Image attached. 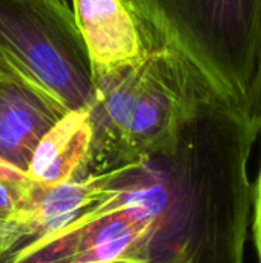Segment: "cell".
I'll list each match as a JSON object with an SVG mask.
<instances>
[{
	"instance_id": "cell-1",
	"label": "cell",
	"mask_w": 261,
	"mask_h": 263,
	"mask_svg": "<svg viewBox=\"0 0 261 263\" xmlns=\"http://www.w3.org/2000/svg\"><path fill=\"white\" fill-rule=\"evenodd\" d=\"M258 133L228 97L160 149L114 168L108 193L12 263H245Z\"/></svg>"
},
{
	"instance_id": "cell-2",
	"label": "cell",
	"mask_w": 261,
	"mask_h": 263,
	"mask_svg": "<svg viewBox=\"0 0 261 263\" xmlns=\"http://www.w3.org/2000/svg\"><path fill=\"white\" fill-rule=\"evenodd\" d=\"M148 35L142 60L92 79V140L80 177L160 149L206 102L228 97L178 51L149 29Z\"/></svg>"
},
{
	"instance_id": "cell-3",
	"label": "cell",
	"mask_w": 261,
	"mask_h": 263,
	"mask_svg": "<svg viewBox=\"0 0 261 263\" xmlns=\"http://www.w3.org/2000/svg\"><path fill=\"white\" fill-rule=\"evenodd\" d=\"M140 22L246 112L261 0H126Z\"/></svg>"
},
{
	"instance_id": "cell-4",
	"label": "cell",
	"mask_w": 261,
	"mask_h": 263,
	"mask_svg": "<svg viewBox=\"0 0 261 263\" xmlns=\"http://www.w3.org/2000/svg\"><path fill=\"white\" fill-rule=\"evenodd\" d=\"M0 52L68 111L92 103L91 62L66 2L0 0Z\"/></svg>"
},
{
	"instance_id": "cell-5",
	"label": "cell",
	"mask_w": 261,
	"mask_h": 263,
	"mask_svg": "<svg viewBox=\"0 0 261 263\" xmlns=\"http://www.w3.org/2000/svg\"><path fill=\"white\" fill-rule=\"evenodd\" d=\"M114 171L89 174L55 186L35 185L12 219L0 223V263L14 259L34 240L65 227L109 190Z\"/></svg>"
},
{
	"instance_id": "cell-6",
	"label": "cell",
	"mask_w": 261,
	"mask_h": 263,
	"mask_svg": "<svg viewBox=\"0 0 261 263\" xmlns=\"http://www.w3.org/2000/svg\"><path fill=\"white\" fill-rule=\"evenodd\" d=\"M68 109L0 52V159L26 173L42 136Z\"/></svg>"
},
{
	"instance_id": "cell-7",
	"label": "cell",
	"mask_w": 261,
	"mask_h": 263,
	"mask_svg": "<svg viewBox=\"0 0 261 263\" xmlns=\"http://www.w3.org/2000/svg\"><path fill=\"white\" fill-rule=\"evenodd\" d=\"M72 14L92 79L137 63L149 48L148 29L126 0H72Z\"/></svg>"
},
{
	"instance_id": "cell-8",
	"label": "cell",
	"mask_w": 261,
	"mask_h": 263,
	"mask_svg": "<svg viewBox=\"0 0 261 263\" xmlns=\"http://www.w3.org/2000/svg\"><path fill=\"white\" fill-rule=\"evenodd\" d=\"M92 129L88 109L68 111L38 140L26 176L38 186H55L80 177L89 157Z\"/></svg>"
},
{
	"instance_id": "cell-9",
	"label": "cell",
	"mask_w": 261,
	"mask_h": 263,
	"mask_svg": "<svg viewBox=\"0 0 261 263\" xmlns=\"http://www.w3.org/2000/svg\"><path fill=\"white\" fill-rule=\"evenodd\" d=\"M35 183L28 186H12L0 182V223L14 217V214L29 200Z\"/></svg>"
},
{
	"instance_id": "cell-10",
	"label": "cell",
	"mask_w": 261,
	"mask_h": 263,
	"mask_svg": "<svg viewBox=\"0 0 261 263\" xmlns=\"http://www.w3.org/2000/svg\"><path fill=\"white\" fill-rule=\"evenodd\" d=\"M246 116L252 128L260 133L261 128V15L260 28H258V40H257V51H255V69L252 86L249 92V100L246 106Z\"/></svg>"
},
{
	"instance_id": "cell-11",
	"label": "cell",
	"mask_w": 261,
	"mask_h": 263,
	"mask_svg": "<svg viewBox=\"0 0 261 263\" xmlns=\"http://www.w3.org/2000/svg\"><path fill=\"white\" fill-rule=\"evenodd\" d=\"M258 134H261V128ZM249 227H252L254 247H255L258 263H261V160L257 182H255V185H252V208H251V225Z\"/></svg>"
},
{
	"instance_id": "cell-12",
	"label": "cell",
	"mask_w": 261,
	"mask_h": 263,
	"mask_svg": "<svg viewBox=\"0 0 261 263\" xmlns=\"http://www.w3.org/2000/svg\"><path fill=\"white\" fill-rule=\"evenodd\" d=\"M0 182L12 185V186H28L32 183L23 170H20L2 159H0Z\"/></svg>"
},
{
	"instance_id": "cell-13",
	"label": "cell",
	"mask_w": 261,
	"mask_h": 263,
	"mask_svg": "<svg viewBox=\"0 0 261 263\" xmlns=\"http://www.w3.org/2000/svg\"><path fill=\"white\" fill-rule=\"evenodd\" d=\"M63 2H66V0H63Z\"/></svg>"
}]
</instances>
